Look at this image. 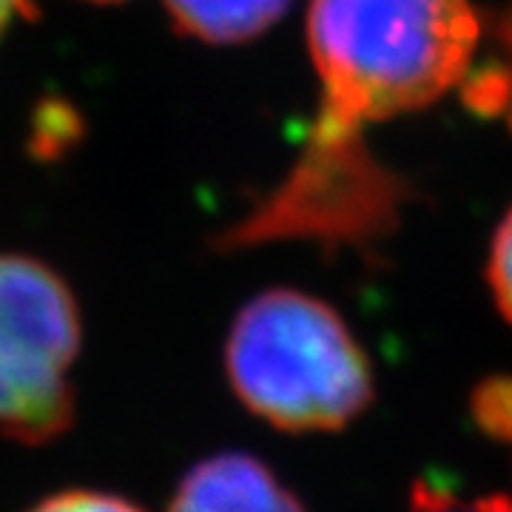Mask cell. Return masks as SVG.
<instances>
[{
	"label": "cell",
	"mask_w": 512,
	"mask_h": 512,
	"mask_svg": "<svg viewBox=\"0 0 512 512\" xmlns=\"http://www.w3.org/2000/svg\"><path fill=\"white\" fill-rule=\"evenodd\" d=\"M478 40L473 0H311L319 111L279 180L282 194L322 220H356L399 200L407 180L373 157L365 128L427 109L456 89Z\"/></svg>",
	"instance_id": "1"
},
{
	"label": "cell",
	"mask_w": 512,
	"mask_h": 512,
	"mask_svg": "<svg viewBox=\"0 0 512 512\" xmlns=\"http://www.w3.org/2000/svg\"><path fill=\"white\" fill-rule=\"evenodd\" d=\"M225 373L245 410L282 433H339L376 399L370 356L345 316L296 288H268L239 308Z\"/></svg>",
	"instance_id": "2"
},
{
	"label": "cell",
	"mask_w": 512,
	"mask_h": 512,
	"mask_svg": "<svg viewBox=\"0 0 512 512\" xmlns=\"http://www.w3.org/2000/svg\"><path fill=\"white\" fill-rule=\"evenodd\" d=\"M83 322L72 288L49 265L0 254V436L49 444L74 421L72 382Z\"/></svg>",
	"instance_id": "3"
},
{
	"label": "cell",
	"mask_w": 512,
	"mask_h": 512,
	"mask_svg": "<svg viewBox=\"0 0 512 512\" xmlns=\"http://www.w3.org/2000/svg\"><path fill=\"white\" fill-rule=\"evenodd\" d=\"M168 512H308L299 495L262 458L225 450L197 461Z\"/></svg>",
	"instance_id": "4"
},
{
	"label": "cell",
	"mask_w": 512,
	"mask_h": 512,
	"mask_svg": "<svg viewBox=\"0 0 512 512\" xmlns=\"http://www.w3.org/2000/svg\"><path fill=\"white\" fill-rule=\"evenodd\" d=\"M293 0H163L168 18L188 37L234 46L265 35Z\"/></svg>",
	"instance_id": "5"
},
{
	"label": "cell",
	"mask_w": 512,
	"mask_h": 512,
	"mask_svg": "<svg viewBox=\"0 0 512 512\" xmlns=\"http://www.w3.org/2000/svg\"><path fill=\"white\" fill-rule=\"evenodd\" d=\"M410 512H512V493H484L464 498L433 478H419L410 490Z\"/></svg>",
	"instance_id": "6"
},
{
	"label": "cell",
	"mask_w": 512,
	"mask_h": 512,
	"mask_svg": "<svg viewBox=\"0 0 512 512\" xmlns=\"http://www.w3.org/2000/svg\"><path fill=\"white\" fill-rule=\"evenodd\" d=\"M473 416L490 439L512 444V376H493L478 384Z\"/></svg>",
	"instance_id": "7"
},
{
	"label": "cell",
	"mask_w": 512,
	"mask_h": 512,
	"mask_svg": "<svg viewBox=\"0 0 512 512\" xmlns=\"http://www.w3.org/2000/svg\"><path fill=\"white\" fill-rule=\"evenodd\" d=\"M487 288L498 313L512 325V205L495 228L487 254Z\"/></svg>",
	"instance_id": "8"
},
{
	"label": "cell",
	"mask_w": 512,
	"mask_h": 512,
	"mask_svg": "<svg viewBox=\"0 0 512 512\" xmlns=\"http://www.w3.org/2000/svg\"><path fill=\"white\" fill-rule=\"evenodd\" d=\"M29 512H143L126 498L100 490H63L49 495Z\"/></svg>",
	"instance_id": "9"
},
{
	"label": "cell",
	"mask_w": 512,
	"mask_h": 512,
	"mask_svg": "<svg viewBox=\"0 0 512 512\" xmlns=\"http://www.w3.org/2000/svg\"><path fill=\"white\" fill-rule=\"evenodd\" d=\"M32 12H35L32 0H0V35H3L15 20L26 18V15H32Z\"/></svg>",
	"instance_id": "10"
},
{
	"label": "cell",
	"mask_w": 512,
	"mask_h": 512,
	"mask_svg": "<svg viewBox=\"0 0 512 512\" xmlns=\"http://www.w3.org/2000/svg\"><path fill=\"white\" fill-rule=\"evenodd\" d=\"M94 3H114V0H94Z\"/></svg>",
	"instance_id": "11"
}]
</instances>
